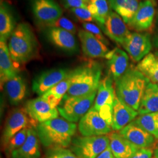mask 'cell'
Listing matches in <instances>:
<instances>
[{"label": "cell", "instance_id": "83f0119b", "mask_svg": "<svg viewBox=\"0 0 158 158\" xmlns=\"http://www.w3.org/2000/svg\"><path fill=\"white\" fill-rule=\"evenodd\" d=\"M108 3L111 10L118 14L126 24L134 15L140 4L138 0H108Z\"/></svg>", "mask_w": 158, "mask_h": 158}, {"label": "cell", "instance_id": "cb8c5ba5", "mask_svg": "<svg viewBox=\"0 0 158 158\" xmlns=\"http://www.w3.org/2000/svg\"><path fill=\"white\" fill-rule=\"evenodd\" d=\"M12 59L6 41L0 40V78L1 85L18 74V67Z\"/></svg>", "mask_w": 158, "mask_h": 158}, {"label": "cell", "instance_id": "8992f818", "mask_svg": "<svg viewBox=\"0 0 158 158\" xmlns=\"http://www.w3.org/2000/svg\"><path fill=\"white\" fill-rule=\"evenodd\" d=\"M110 145L107 135L73 137L70 149L80 158H96Z\"/></svg>", "mask_w": 158, "mask_h": 158}, {"label": "cell", "instance_id": "9c48e42d", "mask_svg": "<svg viewBox=\"0 0 158 158\" xmlns=\"http://www.w3.org/2000/svg\"><path fill=\"white\" fill-rule=\"evenodd\" d=\"M31 7L36 21L46 28L62 16V9L54 0H31Z\"/></svg>", "mask_w": 158, "mask_h": 158}, {"label": "cell", "instance_id": "4fadbf2b", "mask_svg": "<svg viewBox=\"0 0 158 158\" xmlns=\"http://www.w3.org/2000/svg\"><path fill=\"white\" fill-rule=\"evenodd\" d=\"M155 15V8L152 0H144L140 2L135 14L127 25L137 32L148 31L152 26Z\"/></svg>", "mask_w": 158, "mask_h": 158}, {"label": "cell", "instance_id": "d6a6232c", "mask_svg": "<svg viewBox=\"0 0 158 158\" xmlns=\"http://www.w3.org/2000/svg\"><path fill=\"white\" fill-rule=\"evenodd\" d=\"M45 158H80L70 149L67 148H48L46 152Z\"/></svg>", "mask_w": 158, "mask_h": 158}, {"label": "cell", "instance_id": "7c38bea8", "mask_svg": "<svg viewBox=\"0 0 158 158\" xmlns=\"http://www.w3.org/2000/svg\"><path fill=\"white\" fill-rule=\"evenodd\" d=\"M70 70L65 68H56L46 70L37 76L32 83V90L39 96L57 85L65 79Z\"/></svg>", "mask_w": 158, "mask_h": 158}, {"label": "cell", "instance_id": "d590c367", "mask_svg": "<svg viewBox=\"0 0 158 158\" xmlns=\"http://www.w3.org/2000/svg\"><path fill=\"white\" fill-rule=\"evenodd\" d=\"M70 10L82 23H91L95 21L87 8H70Z\"/></svg>", "mask_w": 158, "mask_h": 158}, {"label": "cell", "instance_id": "5b68a950", "mask_svg": "<svg viewBox=\"0 0 158 158\" xmlns=\"http://www.w3.org/2000/svg\"><path fill=\"white\" fill-rule=\"evenodd\" d=\"M97 90L83 96H70L66 94L57 106L59 114L71 123H76L93 107Z\"/></svg>", "mask_w": 158, "mask_h": 158}, {"label": "cell", "instance_id": "d6986e66", "mask_svg": "<svg viewBox=\"0 0 158 158\" xmlns=\"http://www.w3.org/2000/svg\"><path fill=\"white\" fill-rule=\"evenodd\" d=\"M139 115L138 111L130 107L116 96L114 103L111 128L120 131L132 123Z\"/></svg>", "mask_w": 158, "mask_h": 158}, {"label": "cell", "instance_id": "ab89813d", "mask_svg": "<svg viewBox=\"0 0 158 158\" xmlns=\"http://www.w3.org/2000/svg\"><path fill=\"white\" fill-rule=\"evenodd\" d=\"M153 44L157 48H158V32L155 35L154 38H153Z\"/></svg>", "mask_w": 158, "mask_h": 158}, {"label": "cell", "instance_id": "4316f807", "mask_svg": "<svg viewBox=\"0 0 158 158\" xmlns=\"http://www.w3.org/2000/svg\"><path fill=\"white\" fill-rule=\"evenodd\" d=\"M70 72L65 79L42 96L46 102L50 104L52 107H57L62 102L63 98L69 90L72 82Z\"/></svg>", "mask_w": 158, "mask_h": 158}, {"label": "cell", "instance_id": "ac0fdd59", "mask_svg": "<svg viewBox=\"0 0 158 158\" xmlns=\"http://www.w3.org/2000/svg\"><path fill=\"white\" fill-rule=\"evenodd\" d=\"M119 133L139 149L152 148L156 140L153 136L135 124L133 122L119 131Z\"/></svg>", "mask_w": 158, "mask_h": 158}, {"label": "cell", "instance_id": "ba28073f", "mask_svg": "<svg viewBox=\"0 0 158 158\" xmlns=\"http://www.w3.org/2000/svg\"><path fill=\"white\" fill-rule=\"evenodd\" d=\"M78 129L82 136L106 135L110 133L111 127L93 106L79 121Z\"/></svg>", "mask_w": 158, "mask_h": 158}, {"label": "cell", "instance_id": "f35d334b", "mask_svg": "<svg viewBox=\"0 0 158 158\" xmlns=\"http://www.w3.org/2000/svg\"><path fill=\"white\" fill-rule=\"evenodd\" d=\"M96 158H115L113 155V153L110 146L101 154H100Z\"/></svg>", "mask_w": 158, "mask_h": 158}, {"label": "cell", "instance_id": "74e56055", "mask_svg": "<svg viewBox=\"0 0 158 158\" xmlns=\"http://www.w3.org/2000/svg\"><path fill=\"white\" fill-rule=\"evenodd\" d=\"M153 154L152 148H143L139 149L130 158H152Z\"/></svg>", "mask_w": 158, "mask_h": 158}, {"label": "cell", "instance_id": "484cf974", "mask_svg": "<svg viewBox=\"0 0 158 158\" xmlns=\"http://www.w3.org/2000/svg\"><path fill=\"white\" fill-rule=\"evenodd\" d=\"M139 115L158 112V85L149 81L147 85L142 96L139 107Z\"/></svg>", "mask_w": 158, "mask_h": 158}, {"label": "cell", "instance_id": "9a60e30c", "mask_svg": "<svg viewBox=\"0 0 158 158\" xmlns=\"http://www.w3.org/2000/svg\"><path fill=\"white\" fill-rule=\"evenodd\" d=\"M46 36L49 41L59 49L69 53L79 51V43L74 35L63 29L47 28Z\"/></svg>", "mask_w": 158, "mask_h": 158}, {"label": "cell", "instance_id": "3957f363", "mask_svg": "<svg viewBox=\"0 0 158 158\" xmlns=\"http://www.w3.org/2000/svg\"><path fill=\"white\" fill-rule=\"evenodd\" d=\"M8 47L12 60L17 64L28 62L38 53V41L32 29L27 23L17 25L9 38Z\"/></svg>", "mask_w": 158, "mask_h": 158}, {"label": "cell", "instance_id": "8fae6325", "mask_svg": "<svg viewBox=\"0 0 158 158\" xmlns=\"http://www.w3.org/2000/svg\"><path fill=\"white\" fill-rule=\"evenodd\" d=\"M121 46L132 61L139 62L151 51L152 45L150 36L141 32H131Z\"/></svg>", "mask_w": 158, "mask_h": 158}, {"label": "cell", "instance_id": "30bf717a", "mask_svg": "<svg viewBox=\"0 0 158 158\" xmlns=\"http://www.w3.org/2000/svg\"><path fill=\"white\" fill-rule=\"evenodd\" d=\"M38 124L29 117L24 108H17L12 111L6 120L2 136L3 148L18 132L24 128L36 127Z\"/></svg>", "mask_w": 158, "mask_h": 158}, {"label": "cell", "instance_id": "b9f144b4", "mask_svg": "<svg viewBox=\"0 0 158 158\" xmlns=\"http://www.w3.org/2000/svg\"><path fill=\"white\" fill-rule=\"evenodd\" d=\"M85 1L86 2H87V4H88V3L89 2V1H90V0H85Z\"/></svg>", "mask_w": 158, "mask_h": 158}, {"label": "cell", "instance_id": "60d3db41", "mask_svg": "<svg viewBox=\"0 0 158 158\" xmlns=\"http://www.w3.org/2000/svg\"><path fill=\"white\" fill-rule=\"evenodd\" d=\"M153 155L155 158H158V142L156 143L153 150Z\"/></svg>", "mask_w": 158, "mask_h": 158}, {"label": "cell", "instance_id": "ffe728a7", "mask_svg": "<svg viewBox=\"0 0 158 158\" xmlns=\"http://www.w3.org/2000/svg\"><path fill=\"white\" fill-rule=\"evenodd\" d=\"M107 59L109 76L116 81L129 68V56L127 52L115 48L111 50L106 57Z\"/></svg>", "mask_w": 158, "mask_h": 158}, {"label": "cell", "instance_id": "5bb4252c", "mask_svg": "<svg viewBox=\"0 0 158 158\" xmlns=\"http://www.w3.org/2000/svg\"><path fill=\"white\" fill-rule=\"evenodd\" d=\"M23 108L29 117L38 124L56 118L59 114L57 108L52 107L42 96L28 101Z\"/></svg>", "mask_w": 158, "mask_h": 158}, {"label": "cell", "instance_id": "603a6c76", "mask_svg": "<svg viewBox=\"0 0 158 158\" xmlns=\"http://www.w3.org/2000/svg\"><path fill=\"white\" fill-rule=\"evenodd\" d=\"M108 137L109 146L115 158H131L139 149L119 132L111 133Z\"/></svg>", "mask_w": 158, "mask_h": 158}, {"label": "cell", "instance_id": "4dcf8cb0", "mask_svg": "<svg viewBox=\"0 0 158 158\" xmlns=\"http://www.w3.org/2000/svg\"><path fill=\"white\" fill-rule=\"evenodd\" d=\"M132 122L158 139V112L139 115Z\"/></svg>", "mask_w": 158, "mask_h": 158}, {"label": "cell", "instance_id": "44dd1931", "mask_svg": "<svg viewBox=\"0 0 158 158\" xmlns=\"http://www.w3.org/2000/svg\"><path fill=\"white\" fill-rule=\"evenodd\" d=\"M40 141L35 127L29 128L26 141L12 152L11 158H40Z\"/></svg>", "mask_w": 158, "mask_h": 158}, {"label": "cell", "instance_id": "e0dca14e", "mask_svg": "<svg viewBox=\"0 0 158 158\" xmlns=\"http://www.w3.org/2000/svg\"><path fill=\"white\" fill-rule=\"evenodd\" d=\"M78 36L82 51L85 56L91 59L106 58L110 50L107 45L85 29H80Z\"/></svg>", "mask_w": 158, "mask_h": 158}, {"label": "cell", "instance_id": "7402d4cb", "mask_svg": "<svg viewBox=\"0 0 158 158\" xmlns=\"http://www.w3.org/2000/svg\"><path fill=\"white\" fill-rule=\"evenodd\" d=\"M8 100L12 106H17L27 95V86L25 79L18 74L10 79L3 85Z\"/></svg>", "mask_w": 158, "mask_h": 158}, {"label": "cell", "instance_id": "7bdbcfd3", "mask_svg": "<svg viewBox=\"0 0 158 158\" xmlns=\"http://www.w3.org/2000/svg\"><path fill=\"white\" fill-rule=\"evenodd\" d=\"M155 55H156V56H157L158 57V52H156V54H155Z\"/></svg>", "mask_w": 158, "mask_h": 158}, {"label": "cell", "instance_id": "2e32d148", "mask_svg": "<svg viewBox=\"0 0 158 158\" xmlns=\"http://www.w3.org/2000/svg\"><path fill=\"white\" fill-rule=\"evenodd\" d=\"M101 29L109 38L121 46L131 33L123 18L113 10H110Z\"/></svg>", "mask_w": 158, "mask_h": 158}, {"label": "cell", "instance_id": "7a4b0ae2", "mask_svg": "<svg viewBox=\"0 0 158 158\" xmlns=\"http://www.w3.org/2000/svg\"><path fill=\"white\" fill-rule=\"evenodd\" d=\"M149 80L137 69L129 67L115 81L116 96L130 107L138 111Z\"/></svg>", "mask_w": 158, "mask_h": 158}, {"label": "cell", "instance_id": "277c9868", "mask_svg": "<svg viewBox=\"0 0 158 158\" xmlns=\"http://www.w3.org/2000/svg\"><path fill=\"white\" fill-rule=\"evenodd\" d=\"M102 73V65L94 61H90L72 70V82L66 94L83 96L97 90Z\"/></svg>", "mask_w": 158, "mask_h": 158}, {"label": "cell", "instance_id": "836d02e7", "mask_svg": "<svg viewBox=\"0 0 158 158\" xmlns=\"http://www.w3.org/2000/svg\"><path fill=\"white\" fill-rule=\"evenodd\" d=\"M82 26L85 30L93 35L98 40L102 41V43L106 45H109V42L106 38L102 29H100L97 25L93 23H82Z\"/></svg>", "mask_w": 158, "mask_h": 158}, {"label": "cell", "instance_id": "8d00e7d4", "mask_svg": "<svg viewBox=\"0 0 158 158\" xmlns=\"http://www.w3.org/2000/svg\"><path fill=\"white\" fill-rule=\"evenodd\" d=\"M66 8H87L88 4L85 0H63Z\"/></svg>", "mask_w": 158, "mask_h": 158}, {"label": "cell", "instance_id": "e575fe53", "mask_svg": "<svg viewBox=\"0 0 158 158\" xmlns=\"http://www.w3.org/2000/svg\"><path fill=\"white\" fill-rule=\"evenodd\" d=\"M50 27H54V28H58L66 30L71 32L72 34H76L77 32V28L76 25L74 24L73 22H72L70 19L64 17H62L60 18L58 20H57L55 23H53L51 25Z\"/></svg>", "mask_w": 158, "mask_h": 158}, {"label": "cell", "instance_id": "52a82bcc", "mask_svg": "<svg viewBox=\"0 0 158 158\" xmlns=\"http://www.w3.org/2000/svg\"><path fill=\"white\" fill-rule=\"evenodd\" d=\"M113 81V79L109 75L101 80L93 105V107L111 127L113 106L116 97Z\"/></svg>", "mask_w": 158, "mask_h": 158}, {"label": "cell", "instance_id": "1f68e13d", "mask_svg": "<svg viewBox=\"0 0 158 158\" xmlns=\"http://www.w3.org/2000/svg\"><path fill=\"white\" fill-rule=\"evenodd\" d=\"M28 128H26L18 132L13 137H12L6 146L3 148L6 157L11 158L12 152L23 146L27 139Z\"/></svg>", "mask_w": 158, "mask_h": 158}, {"label": "cell", "instance_id": "ee69618b", "mask_svg": "<svg viewBox=\"0 0 158 158\" xmlns=\"http://www.w3.org/2000/svg\"></svg>", "mask_w": 158, "mask_h": 158}, {"label": "cell", "instance_id": "f1b7e54d", "mask_svg": "<svg viewBox=\"0 0 158 158\" xmlns=\"http://www.w3.org/2000/svg\"><path fill=\"white\" fill-rule=\"evenodd\" d=\"M136 68L153 83H158V57L149 53L138 63Z\"/></svg>", "mask_w": 158, "mask_h": 158}, {"label": "cell", "instance_id": "6da1fadb", "mask_svg": "<svg viewBox=\"0 0 158 158\" xmlns=\"http://www.w3.org/2000/svg\"><path fill=\"white\" fill-rule=\"evenodd\" d=\"M40 142L46 148H68L77 130V125L57 117L39 123L35 127Z\"/></svg>", "mask_w": 158, "mask_h": 158}, {"label": "cell", "instance_id": "d4e9b609", "mask_svg": "<svg viewBox=\"0 0 158 158\" xmlns=\"http://www.w3.org/2000/svg\"><path fill=\"white\" fill-rule=\"evenodd\" d=\"M17 27L16 22L10 6L1 0L0 5V40H9Z\"/></svg>", "mask_w": 158, "mask_h": 158}, {"label": "cell", "instance_id": "f546056e", "mask_svg": "<svg viewBox=\"0 0 158 158\" xmlns=\"http://www.w3.org/2000/svg\"><path fill=\"white\" fill-rule=\"evenodd\" d=\"M109 6L107 0H90L88 3L87 8L100 28L104 25L110 14Z\"/></svg>", "mask_w": 158, "mask_h": 158}]
</instances>
